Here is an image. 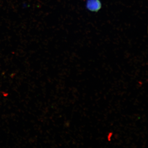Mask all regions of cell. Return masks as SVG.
Segmentation results:
<instances>
[{
  "mask_svg": "<svg viewBox=\"0 0 148 148\" xmlns=\"http://www.w3.org/2000/svg\"><path fill=\"white\" fill-rule=\"evenodd\" d=\"M86 7L91 11L97 12L101 8V3L99 0H88Z\"/></svg>",
  "mask_w": 148,
  "mask_h": 148,
  "instance_id": "cell-1",
  "label": "cell"
},
{
  "mask_svg": "<svg viewBox=\"0 0 148 148\" xmlns=\"http://www.w3.org/2000/svg\"><path fill=\"white\" fill-rule=\"evenodd\" d=\"M113 135V132H109L108 134V136H107V139H108V141H109V142L111 141Z\"/></svg>",
  "mask_w": 148,
  "mask_h": 148,
  "instance_id": "cell-2",
  "label": "cell"
}]
</instances>
